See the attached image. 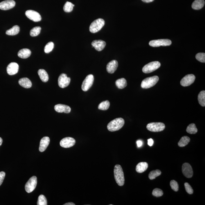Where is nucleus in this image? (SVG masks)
Segmentation results:
<instances>
[{"label": "nucleus", "mask_w": 205, "mask_h": 205, "mask_svg": "<svg viewBox=\"0 0 205 205\" xmlns=\"http://www.w3.org/2000/svg\"><path fill=\"white\" fill-rule=\"evenodd\" d=\"M31 54V52L29 49L24 48L21 49L18 52V55L22 59H27L29 57Z\"/></svg>", "instance_id": "4be33fe9"}, {"label": "nucleus", "mask_w": 205, "mask_h": 205, "mask_svg": "<svg viewBox=\"0 0 205 205\" xmlns=\"http://www.w3.org/2000/svg\"><path fill=\"white\" fill-rule=\"evenodd\" d=\"M38 75L43 82H47L49 80L48 75L44 69H39L38 71Z\"/></svg>", "instance_id": "393cba45"}, {"label": "nucleus", "mask_w": 205, "mask_h": 205, "mask_svg": "<svg viewBox=\"0 0 205 205\" xmlns=\"http://www.w3.org/2000/svg\"><path fill=\"white\" fill-rule=\"evenodd\" d=\"M94 81V76L92 74L87 75L82 82L81 88L82 91H88L93 85Z\"/></svg>", "instance_id": "1a4fd4ad"}, {"label": "nucleus", "mask_w": 205, "mask_h": 205, "mask_svg": "<svg viewBox=\"0 0 205 205\" xmlns=\"http://www.w3.org/2000/svg\"><path fill=\"white\" fill-rule=\"evenodd\" d=\"M161 172L160 170H157L152 171L149 173V178L150 180H154L156 177L160 176L161 175Z\"/></svg>", "instance_id": "7c9ffc66"}, {"label": "nucleus", "mask_w": 205, "mask_h": 205, "mask_svg": "<svg viewBox=\"0 0 205 205\" xmlns=\"http://www.w3.org/2000/svg\"><path fill=\"white\" fill-rule=\"evenodd\" d=\"M159 80V77L154 76L144 79L142 81L141 87L143 89H148L153 87L157 83Z\"/></svg>", "instance_id": "7ed1b4c3"}, {"label": "nucleus", "mask_w": 205, "mask_h": 205, "mask_svg": "<svg viewBox=\"0 0 205 205\" xmlns=\"http://www.w3.org/2000/svg\"><path fill=\"white\" fill-rule=\"evenodd\" d=\"M171 40L167 39L151 40L149 43V45L154 47L160 46H168L171 45Z\"/></svg>", "instance_id": "0eeeda50"}, {"label": "nucleus", "mask_w": 205, "mask_h": 205, "mask_svg": "<svg viewBox=\"0 0 205 205\" xmlns=\"http://www.w3.org/2000/svg\"><path fill=\"white\" fill-rule=\"evenodd\" d=\"M25 15L28 18L33 21L37 22L41 20V16L39 13L35 11L28 10L26 12Z\"/></svg>", "instance_id": "9b49d317"}, {"label": "nucleus", "mask_w": 205, "mask_h": 205, "mask_svg": "<svg viewBox=\"0 0 205 205\" xmlns=\"http://www.w3.org/2000/svg\"><path fill=\"white\" fill-rule=\"evenodd\" d=\"M18 82L21 86L25 88H30L32 86L31 81L29 79L27 78H24L20 79Z\"/></svg>", "instance_id": "412c9836"}, {"label": "nucleus", "mask_w": 205, "mask_h": 205, "mask_svg": "<svg viewBox=\"0 0 205 205\" xmlns=\"http://www.w3.org/2000/svg\"><path fill=\"white\" fill-rule=\"evenodd\" d=\"M190 141V139L187 136H184L181 137L180 141L179 142L178 145L180 147L186 146Z\"/></svg>", "instance_id": "cd10ccee"}, {"label": "nucleus", "mask_w": 205, "mask_h": 205, "mask_svg": "<svg viewBox=\"0 0 205 205\" xmlns=\"http://www.w3.org/2000/svg\"><path fill=\"white\" fill-rule=\"evenodd\" d=\"M116 84L118 89L125 88L127 84L126 80L124 78L118 79L116 81Z\"/></svg>", "instance_id": "bb28decb"}, {"label": "nucleus", "mask_w": 205, "mask_h": 205, "mask_svg": "<svg viewBox=\"0 0 205 205\" xmlns=\"http://www.w3.org/2000/svg\"><path fill=\"white\" fill-rule=\"evenodd\" d=\"M143 2H145V3H149L154 1V0H141Z\"/></svg>", "instance_id": "c03bdc74"}, {"label": "nucleus", "mask_w": 205, "mask_h": 205, "mask_svg": "<svg viewBox=\"0 0 205 205\" xmlns=\"http://www.w3.org/2000/svg\"><path fill=\"white\" fill-rule=\"evenodd\" d=\"M50 143V139L48 137H44L40 141L39 148V151L43 152L46 150Z\"/></svg>", "instance_id": "aec40b11"}, {"label": "nucleus", "mask_w": 205, "mask_h": 205, "mask_svg": "<svg viewBox=\"0 0 205 205\" xmlns=\"http://www.w3.org/2000/svg\"><path fill=\"white\" fill-rule=\"evenodd\" d=\"M165 128V125L161 122H152L147 125V128L150 132H157L162 131Z\"/></svg>", "instance_id": "423d86ee"}, {"label": "nucleus", "mask_w": 205, "mask_h": 205, "mask_svg": "<svg viewBox=\"0 0 205 205\" xmlns=\"http://www.w3.org/2000/svg\"><path fill=\"white\" fill-rule=\"evenodd\" d=\"M137 146L138 148H140L143 145V142L141 140L137 141L136 142Z\"/></svg>", "instance_id": "37998d69"}, {"label": "nucleus", "mask_w": 205, "mask_h": 205, "mask_svg": "<svg viewBox=\"0 0 205 205\" xmlns=\"http://www.w3.org/2000/svg\"><path fill=\"white\" fill-rule=\"evenodd\" d=\"M64 205H75V204L73 203V202H68V203H66L65 204H64Z\"/></svg>", "instance_id": "a18cd8bd"}, {"label": "nucleus", "mask_w": 205, "mask_h": 205, "mask_svg": "<svg viewBox=\"0 0 205 205\" xmlns=\"http://www.w3.org/2000/svg\"><path fill=\"white\" fill-rule=\"evenodd\" d=\"M74 6V5L71 2H67L64 5L63 8L64 11L67 13L71 12L73 10Z\"/></svg>", "instance_id": "72a5a7b5"}, {"label": "nucleus", "mask_w": 205, "mask_h": 205, "mask_svg": "<svg viewBox=\"0 0 205 205\" xmlns=\"http://www.w3.org/2000/svg\"><path fill=\"white\" fill-rule=\"evenodd\" d=\"M170 186L171 188L175 191H177L179 190V186L178 184L175 180H172L170 183Z\"/></svg>", "instance_id": "58836bf2"}, {"label": "nucleus", "mask_w": 205, "mask_h": 205, "mask_svg": "<svg viewBox=\"0 0 205 205\" xmlns=\"http://www.w3.org/2000/svg\"><path fill=\"white\" fill-rule=\"evenodd\" d=\"M41 30V28L40 27H35L31 30L30 34L32 37L37 36L40 34Z\"/></svg>", "instance_id": "473e14b6"}, {"label": "nucleus", "mask_w": 205, "mask_h": 205, "mask_svg": "<svg viewBox=\"0 0 205 205\" xmlns=\"http://www.w3.org/2000/svg\"><path fill=\"white\" fill-rule=\"evenodd\" d=\"M105 24L104 20L102 18L95 20L90 26V31L92 33H97L102 29Z\"/></svg>", "instance_id": "20e7f679"}, {"label": "nucleus", "mask_w": 205, "mask_h": 205, "mask_svg": "<svg viewBox=\"0 0 205 205\" xmlns=\"http://www.w3.org/2000/svg\"><path fill=\"white\" fill-rule=\"evenodd\" d=\"M196 58L199 61L201 62H205V53H198L196 54Z\"/></svg>", "instance_id": "4c0bfd02"}, {"label": "nucleus", "mask_w": 205, "mask_h": 205, "mask_svg": "<svg viewBox=\"0 0 205 205\" xmlns=\"http://www.w3.org/2000/svg\"><path fill=\"white\" fill-rule=\"evenodd\" d=\"M54 44L53 42H49L46 44L44 47V51L46 53H49L54 48Z\"/></svg>", "instance_id": "c9c22d12"}, {"label": "nucleus", "mask_w": 205, "mask_h": 205, "mask_svg": "<svg viewBox=\"0 0 205 205\" xmlns=\"http://www.w3.org/2000/svg\"><path fill=\"white\" fill-rule=\"evenodd\" d=\"M198 100L199 104L202 107L205 106V91H201L198 96Z\"/></svg>", "instance_id": "c85d7f7f"}, {"label": "nucleus", "mask_w": 205, "mask_h": 205, "mask_svg": "<svg viewBox=\"0 0 205 205\" xmlns=\"http://www.w3.org/2000/svg\"><path fill=\"white\" fill-rule=\"evenodd\" d=\"M163 195V192L160 189L156 188L154 189L152 191V195L156 197H161Z\"/></svg>", "instance_id": "e433bc0d"}, {"label": "nucleus", "mask_w": 205, "mask_h": 205, "mask_svg": "<svg viewBox=\"0 0 205 205\" xmlns=\"http://www.w3.org/2000/svg\"><path fill=\"white\" fill-rule=\"evenodd\" d=\"M118 66V62L116 60H112L107 64V72L109 73H114L116 70Z\"/></svg>", "instance_id": "6ab92c4d"}, {"label": "nucleus", "mask_w": 205, "mask_h": 205, "mask_svg": "<svg viewBox=\"0 0 205 205\" xmlns=\"http://www.w3.org/2000/svg\"><path fill=\"white\" fill-rule=\"evenodd\" d=\"M92 45L97 51H100L104 49L106 43L102 40H95L92 42Z\"/></svg>", "instance_id": "f3484780"}, {"label": "nucleus", "mask_w": 205, "mask_h": 205, "mask_svg": "<svg viewBox=\"0 0 205 205\" xmlns=\"http://www.w3.org/2000/svg\"><path fill=\"white\" fill-rule=\"evenodd\" d=\"M6 173L4 172H0V186L2 185V182L4 179Z\"/></svg>", "instance_id": "a19ab883"}, {"label": "nucleus", "mask_w": 205, "mask_h": 205, "mask_svg": "<svg viewBox=\"0 0 205 205\" xmlns=\"http://www.w3.org/2000/svg\"><path fill=\"white\" fill-rule=\"evenodd\" d=\"M37 204L38 205H47V201L45 196L42 195L39 196Z\"/></svg>", "instance_id": "f704fd0d"}, {"label": "nucleus", "mask_w": 205, "mask_h": 205, "mask_svg": "<svg viewBox=\"0 0 205 205\" xmlns=\"http://www.w3.org/2000/svg\"><path fill=\"white\" fill-rule=\"evenodd\" d=\"M184 186L186 192L188 193L190 195L192 194L193 193V190L188 183H185Z\"/></svg>", "instance_id": "ea45409f"}, {"label": "nucleus", "mask_w": 205, "mask_h": 205, "mask_svg": "<svg viewBox=\"0 0 205 205\" xmlns=\"http://www.w3.org/2000/svg\"><path fill=\"white\" fill-rule=\"evenodd\" d=\"M161 64L158 61H154L146 64L143 67L142 71L145 73H149L155 71L160 67Z\"/></svg>", "instance_id": "39448f33"}, {"label": "nucleus", "mask_w": 205, "mask_h": 205, "mask_svg": "<svg viewBox=\"0 0 205 205\" xmlns=\"http://www.w3.org/2000/svg\"><path fill=\"white\" fill-rule=\"evenodd\" d=\"M148 164L146 162H140L137 165L136 170L137 172L141 173L145 171L148 169Z\"/></svg>", "instance_id": "b1692460"}, {"label": "nucleus", "mask_w": 205, "mask_h": 205, "mask_svg": "<svg viewBox=\"0 0 205 205\" xmlns=\"http://www.w3.org/2000/svg\"><path fill=\"white\" fill-rule=\"evenodd\" d=\"M195 76L193 74H189L184 76L181 81V84L184 87H187L194 82Z\"/></svg>", "instance_id": "f8f14e48"}, {"label": "nucleus", "mask_w": 205, "mask_h": 205, "mask_svg": "<svg viewBox=\"0 0 205 205\" xmlns=\"http://www.w3.org/2000/svg\"><path fill=\"white\" fill-rule=\"evenodd\" d=\"M15 2L13 0H7L0 3V9L7 10L12 9L15 6Z\"/></svg>", "instance_id": "2eb2a0df"}, {"label": "nucleus", "mask_w": 205, "mask_h": 205, "mask_svg": "<svg viewBox=\"0 0 205 205\" xmlns=\"http://www.w3.org/2000/svg\"><path fill=\"white\" fill-rule=\"evenodd\" d=\"M20 28L19 26L15 25L6 32V34L8 35H15L19 33Z\"/></svg>", "instance_id": "a878e982"}, {"label": "nucleus", "mask_w": 205, "mask_h": 205, "mask_svg": "<svg viewBox=\"0 0 205 205\" xmlns=\"http://www.w3.org/2000/svg\"><path fill=\"white\" fill-rule=\"evenodd\" d=\"M19 70V65L17 63L12 62L7 66V73L10 75H15Z\"/></svg>", "instance_id": "dca6fc26"}, {"label": "nucleus", "mask_w": 205, "mask_h": 205, "mask_svg": "<svg viewBox=\"0 0 205 205\" xmlns=\"http://www.w3.org/2000/svg\"><path fill=\"white\" fill-rule=\"evenodd\" d=\"M75 143L76 141L74 138L71 137H66L62 139L60 141V145L62 148H68L73 146Z\"/></svg>", "instance_id": "ddd939ff"}, {"label": "nucleus", "mask_w": 205, "mask_h": 205, "mask_svg": "<svg viewBox=\"0 0 205 205\" xmlns=\"http://www.w3.org/2000/svg\"><path fill=\"white\" fill-rule=\"evenodd\" d=\"M204 4V0H195L192 3L191 7L193 9L199 10L203 8Z\"/></svg>", "instance_id": "5701e85b"}, {"label": "nucleus", "mask_w": 205, "mask_h": 205, "mask_svg": "<svg viewBox=\"0 0 205 205\" xmlns=\"http://www.w3.org/2000/svg\"><path fill=\"white\" fill-rule=\"evenodd\" d=\"M71 79L68 77L65 74L62 73L59 76L58 82L60 88H64L69 86L70 83Z\"/></svg>", "instance_id": "9d476101"}, {"label": "nucleus", "mask_w": 205, "mask_h": 205, "mask_svg": "<svg viewBox=\"0 0 205 205\" xmlns=\"http://www.w3.org/2000/svg\"><path fill=\"white\" fill-rule=\"evenodd\" d=\"M54 109L56 112L59 113L64 112L69 113L71 112V108L69 106L63 104H57L54 106Z\"/></svg>", "instance_id": "a211bd4d"}, {"label": "nucleus", "mask_w": 205, "mask_h": 205, "mask_svg": "<svg viewBox=\"0 0 205 205\" xmlns=\"http://www.w3.org/2000/svg\"><path fill=\"white\" fill-rule=\"evenodd\" d=\"M2 142H3V140H2V138L0 137V146L2 145Z\"/></svg>", "instance_id": "49530a36"}, {"label": "nucleus", "mask_w": 205, "mask_h": 205, "mask_svg": "<svg viewBox=\"0 0 205 205\" xmlns=\"http://www.w3.org/2000/svg\"><path fill=\"white\" fill-rule=\"evenodd\" d=\"M186 131L191 134H195L197 133V129L196 128L195 124L191 123L188 126L186 129Z\"/></svg>", "instance_id": "c756f323"}, {"label": "nucleus", "mask_w": 205, "mask_h": 205, "mask_svg": "<svg viewBox=\"0 0 205 205\" xmlns=\"http://www.w3.org/2000/svg\"><path fill=\"white\" fill-rule=\"evenodd\" d=\"M125 123L124 119L122 118H117L108 123L107 128L109 131L113 132L119 130L123 127Z\"/></svg>", "instance_id": "f03ea898"}, {"label": "nucleus", "mask_w": 205, "mask_h": 205, "mask_svg": "<svg viewBox=\"0 0 205 205\" xmlns=\"http://www.w3.org/2000/svg\"><path fill=\"white\" fill-rule=\"evenodd\" d=\"M37 183L36 177L34 176L31 177L26 184L25 188L26 191L28 193H30L34 191L36 187Z\"/></svg>", "instance_id": "6e6552de"}, {"label": "nucleus", "mask_w": 205, "mask_h": 205, "mask_svg": "<svg viewBox=\"0 0 205 205\" xmlns=\"http://www.w3.org/2000/svg\"><path fill=\"white\" fill-rule=\"evenodd\" d=\"M148 145H149V146H152L153 145V144H154V141L151 138L148 139Z\"/></svg>", "instance_id": "79ce46f5"}, {"label": "nucleus", "mask_w": 205, "mask_h": 205, "mask_svg": "<svg viewBox=\"0 0 205 205\" xmlns=\"http://www.w3.org/2000/svg\"><path fill=\"white\" fill-rule=\"evenodd\" d=\"M182 172L186 177L190 178L193 176V172L192 167L188 163H184L182 166Z\"/></svg>", "instance_id": "4468645a"}, {"label": "nucleus", "mask_w": 205, "mask_h": 205, "mask_svg": "<svg viewBox=\"0 0 205 205\" xmlns=\"http://www.w3.org/2000/svg\"><path fill=\"white\" fill-rule=\"evenodd\" d=\"M109 106L110 102L109 101L106 100L101 102L99 105L98 108V109L102 110H107L109 108Z\"/></svg>", "instance_id": "2f4dec72"}, {"label": "nucleus", "mask_w": 205, "mask_h": 205, "mask_svg": "<svg viewBox=\"0 0 205 205\" xmlns=\"http://www.w3.org/2000/svg\"><path fill=\"white\" fill-rule=\"evenodd\" d=\"M114 176L115 179L118 186H123L125 183L124 173L121 166L116 165L114 168Z\"/></svg>", "instance_id": "f257e3e1"}]
</instances>
